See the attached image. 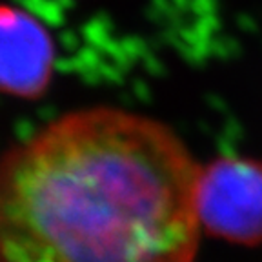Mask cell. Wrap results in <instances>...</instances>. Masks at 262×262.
Masks as SVG:
<instances>
[{
	"label": "cell",
	"instance_id": "cell-1",
	"mask_svg": "<svg viewBox=\"0 0 262 262\" xmlns=\"http://www.w3.org/2000/svg\"><path fill=\"white\" fill-rule=\"evenodd\" d=\"M199 177L162 120L60 115L0 157V262H195Z\"/></svg>",
	"mask_w": 262,
	"mask_h": 262
},
{
	"label": "cell",
	"instance_id": "cell-2",
	"mask_svg": "<svg viewBox=\"0 0 262 262\" xmlns=\"http://www.w3.org/2000/svg\"><path fill=\"white\" fill-rule=\"evenodd\" d=\"M201 229L238 246L262 244V160L219 157L201 166Z\"/></svg>",
	"mask_w": 262,
	"mask_h": 262
},
{
	"label": "cell",
	"instance_id": "cell-3",
	"mask_svg": "<svg viewBox=\"0 0 262 262\" xmlns=\"http://www.w3.org/2000/svg\"><path fill=\"white\" fill-rule=\"evenodd\" d=\"M55 42L37 16L0 4V93L38 98L55 71Z\"/></svg>",
	"mask_w": 262,
	"mask_h": 262
}]
</instances>
